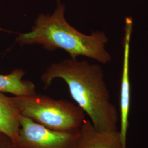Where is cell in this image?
I'll list each match as a JSON object with an SVG mask.
<instances>
[{"instance_id": "cell-1", "label": "cell", "mask_w": 148, "mask_h": 148, "mask_svg": "<svg viewBox=\"0 0 148 148\" xmlns=\"http://www.w3.org/2000/svg\"><path fill=\"white\" fill-rule=\"evenodd\" d=\"M57 79L66 83L71 98L97 130H119V113L111 101L101 65L70 57L48 67L41 76L44 89Z\"/></svg>"}, {"instance_id": "cell-2", "label": "cell", "mask_w": 148, "mask_h": 148, "mask_svg": "<svg viewBox=\"0 0 148 148\" xmlns=\"http://www.w3.org/2000/svg\"><path fill=\"white\" fill-rule=\"evenodd\" d=\"M65 6L58 0L52 14H41L30 32L20 33L16 41L21 46L38 45L48 51L61 49L71 58L84 56L103 64L111 62L106 49L109 39L104 32L97 30L86 35L72 27L65 17Z\"/></svg>"}, {"instance_id": "cell-3", "label": "cell", "mask_w": 148, "mask_h": 148, "mask_svg": "<svg viewBox=\"0 0 148 148\" xmlns=\"http://www.w3.org/2000/svg\"><path fill=\"white\" fill-rule=\"evenodd\" d=\"M12 99L21 115L55 131L77 132L86 120L79 106L65 99L37 93Z\"/></svg>"}, {"instance_id": "cell-4", "label": "cell", "mask_w": 148, "mask_h": 148, "mask_svg": "<svg viewBox=\"0 0 148 148\" xmlns=\"http://www.w3.org/2000/svg\"><path fill=\"white\" fill-rule=\"evenodd\" d=\"M19 139L21 148H75L79 131H55L42 126L31 119L20 117Z\"/></svg>"}, {"instance_id": "cell-5", "label": "cell", "mask_w": 148, "mask_h": 148, "mask_svg": "<svg viewBox=\"0 0 148 148\" xmlns=\"http://www.w3.org/2000/svg\"><path fill=\"white\" fill-rule=\"evenodd\" d=\"M133 21L131 16L125 21L124 34L122 40L123 61L120 92L119 127L122 141L127 147V133L129 127V115L131 101V87L130 77V57L131 41L132 34Z\"/></svg>"}, {"instance_id": "cell-6", "label": "cell", "mask_w": 148, "mask_h": 148, "mask_svg": "<svg viewBox=\"0 0 148 148\" xmlns=\"http://www.w3.org/2000/svg\"><path fill=\"white\" fill-rule=\"evenodd\" d=\"M75 148H127L122 141L118 130L100 131L90 120L86 119L79 128Z\"/></svg>"}, {"instance_id": "cell-7", "label": "cell", "mask_w": 148, "mask_h": 148, "mask_svg": "<svg viewBox=\"0 0 148 148\" xmlns=\"http://www.w3.org/2000/svg\"><path fill=\"white\" fill-rule=\"evenodd\" d=\"M21 114L12 99L0 93V133L14 143L19 139Z\"/></svg>"}, {"instance_id": "cell-8", "label": "cell", "mask_w": 148, "mask_h": 148, "mask_svg": "<svg viewBox=\"0 0 148 148\" xmlns=\"http://www.w3.org/2000/svg\"><path fill=\"white\" fill-rule=\"evenodd\" d=\"M25 72L22 69H15L10 74H0V93H10L23 97L36 93L33 82L23 79Z\"/></svg>"}, {"instance_id": "cell-9", "label": "cell", "mask_w": 148, "mask_h": 148, "mask_svg": "<svg viewBox=\"0 0 148 148\" xmlns=\"http://www.w3.org/2000/svg\"><path fill=\"white\" fill-rule=\"evenodd\" d=\"M0 148H21L6 136L0 133Z\"/></svg>"}]
</instances>
